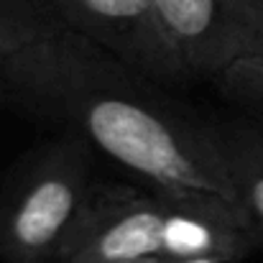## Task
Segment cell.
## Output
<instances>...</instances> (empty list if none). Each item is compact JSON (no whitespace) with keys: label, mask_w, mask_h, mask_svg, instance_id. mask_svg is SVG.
I'll list each match as a JSON object with an SVG mask.
<instances>
[{"label":"cell","mask_w":263,"mask_h":263,"mask_svg":"<svg viewBox=\"0 0 263 263\" xmlns=\"http://www.w3.org/2000/svg\"><path fill=\"white\" fill-rule=\"evenodd\" d=\"M0 82L18 107L77 133L148 189L243 217L212 120L184 110L164 85L64 23L3 59Z\"/></svg>","instance_id":"6da1fadb"},{"label":"cell","mask_w":263,"mask_h":263,"mask_svg":"<svg viewBox=\"0 0 263 263\" xmlns=\"http://www.w3.org/2000/svg\"><path fill=\"white\" fill-rule=\"evenodd\" d=\"M253 251L256 243L246 220L228 207L159 189L141 192L102 184L59 261H174L215 256L238 263Z\"/></svg>","instance_id":"7a4b0ae2"},{"label":"cell","mask_w":263,"mask_h":263,"mask_svg":"<svg viewBox=\"0 0 263 263\" xmlns=\"http://www.w3.org/2000/svg\"><path fill=\"white\" fill-rule=\"evenodd\" d=\"M95 148L77 133L41 148L23 169L0 210V256L5 263H57L92 207L100 181Z\"/></svg>","instance_id":"3957f363"},{"label":"cell","mask_w":263,"mask_h":263,"mask_svg":"<svg viewBox=\"0 0 263 263\" xmlns=\"http://www.w3.org/2000/svg\"><path fill=\"white\" fill-rule=\"evenodd\" d=\"M57 18L164 87L194 80L172 44L156 0H49Z\"/></svg>","instance_id":"277c9868"},{"label":"cell","mask_w":263,"mask_h":263,"mask_svg":"<svg viewBox=\"0 0 263 263\" xmlns=\"http://www.w3.org/2000/svg\"><path fill=\"white\" fill-rule=\"evenodd\" d=\"M156 10L192 77L215 82L235 62L263 54L258 0H156Z\"/></svg>","instance_id":"5b68a950"},{"label":"cell","mask_w":263,"mask_h":263,"mask_svg":"<svg viewBox=\"0 0 263 263\" xmlns=\"http://www.w3.org/2000/svg\"><path fill=\"white\" fill-rule=\"evenodd\" d=\"M212 130L248 233L256 251H263V120L240 110L212 120Z\"/></svg>","instance_id":"8992f818"},{"label":"cell","mask_w":263,"mask_h":263,"mask_svg":"<svg viewBox=\"0 0 263 263\" xmlns=\"http://www.w3.org/2000/svg\"><path fill=\"white\" fill-rule=\"evenodd\" d=\"M59 26L57 13H46L33 0H0V62Z\"/></svg>","instance_id":"52a82bcc"},{"label":"cell","mask_w":263,"mask_h":263,"mask_svg":"<svg viewBox=\"0 0 263 263\" xmlns=\"http://www.w3.org/2000/svg\"><path fill=\"white\" fill-rule=\"evenodd\" d=\"M215 85L238 110L263 120V54L235 62L215 80Z\"/></svg>","instance_id":"ba28073f"},{"label":"cell","mask_w":263,"mask_h":263,"mask_svg":"<svg viewBox=\"0 0 263 263\" xmlns=\"http://www.w3.org/2000/svg\"><path fill=\"white\" fill-rule=\"evenodd\" d=\"M59 263H169V261H112V258H67Z\"/></svg>","instance_id":"9c48e42d"},{"label":"cell","mask_w":263,"mask_h":263,"mask_svg":"<svg viewBox=\"0 0 263 263\" xmlns=\"http://www.w3.org/2000/svg\"><path fill=\"white\" fill-rule=\"evenodd\" d=\"M169 263H228V261L215 258V256H186V258H174Z\"/></svg>","instance_id":"30bf717a"},{"label":"cell","mask_w":263,"mask_h":263,"mask_svg":"<svg viewBox=\"0 0 263 263\" xmlns=\"http://www.w3.org/2000/svg\"><path fill=\"white\" fill-rule=\"evenodd\" d=\"M258 3H261V5H263V0H258Z\"/></svg>","instance_id":"8fae6325"}]
</instances>
